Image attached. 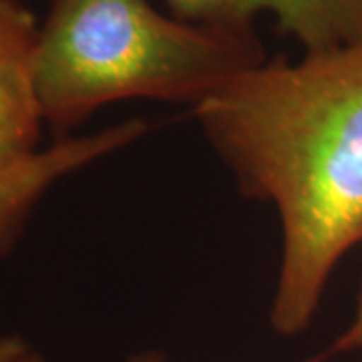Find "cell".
<instances>
[{
	"label": "cell",
	"instance_id": "cell-4",
	"mask_svg": "<svg viewBox=\"0 0 362 362\" xmlns=\"http://www.w3.org/2000/svg\"><path fill=\"white\" fill-rule=\"evenodd\" d=\"M147 123L131 119L90 135L57 139L51 147L0 175V258L16 246L26 221L57 181L139 139Z\"/></svg>",
	"mask_w": 362,
	"mask_h": 362
},
{
	"label": "cell",
	"instance_id": "cell-6",
	"mask_svg": "<svg viewBox=\"0 0 362 362\" xmlns=\"http://www.w3.org/2000/svg\"><path fill=\"white\" fill-rule=\"evenodd\" d=\"M354 350H362V284L358 300H356V310H354V316L346 326V330L328 349L304 362H326L338 356V354H346V352H354Z\"/></svg>",
	"mask_w": 362,
	"mask_h": 362
},
{
	"label": "cell",
	"instance_id": "cell-3",
	"mask_svg": "<svg viewBox=\"0 0 362 362\" xmlns=\"http://www.w3.org/2000/svg\"><path fill=\"white\" fill-rule=\"evenodd\" d=\"M171 14L192 25L254 28L270 14L304 51L362 42V0H165Z\"/></svg>",
	"mask_w": 362,
	"mask_h": 362
},
{
	"label": "cell",
	"instance_id": "cell-8",
	"mask_svg": "<svg viewBox=\"0 0 362 362\" xmlns=\"http://www.w3.org/2000/svg\"><path fill=\"white\" fill-rule=\"evenodd\" d=\"M0 362H51L49 358H45L40 352L37 350H33L28 344H26L25 349H21L18 352H14L11 356H6V358H2Z\"/></svg>",
	"mask_w": 362,
	"mask_h": 362
},
{
	"label": "cell",
	"instance_id": "cell-7",
	"mask_svg": "<svg viewBox=\"0 0 362 362\" xmlns=\"http://www.w3.org/2000/svg\"><path fill=\"white\" fill-rule=\"evenodd\" d=\"M25 340L21 337H16V334H4V337H0V361L6 358V356H11L14 352H18L21 349H25Z\"/></svg>",
	"mask_w": 362,
	"mask_h": 362
},
{
	"label": "cell",
	"instance_id": "cell-9",
	"mask_svg": "<svg viewBox=\"0 0 362 362\" xmlns=\"http://www.w3.org/2000/svg\"><path fill=\"white\" fill-rule=\"evenodd\" d=\"M129 362H168L159 352H153V350H147V352H141V354H135L131 356Z\"/></svg>",
	"mask_w": 362,
	"mask_h": 362
},
{
	"label": "cell",
	"instance_id": "cell-1",
	"mask_svg": "<svg viewBox=\"0 0 362 362\" xmlns=\"http://www.w3.org/2000/svg\"><path fill=\"white\" fill-rule=\"evenodd\" d=\"M194 115L242 195L278 209L270 324L296 337L338 262L362 244V42L264 61L194 105Z\"/></svg>",
	"mask_w": 362,
	"mask_h": 362
},
{
	"label": "cell",
	"instance_id": "cell-2",
	"mask_svg": "<svg viewBox=\"0 0 362 362\" xmlns=\"http://www.w3.org/2000/svg\"><path fill=\"white\" fill-rule=\"evenodd\" d=\"M264 61L254 28L192 25L149 0H54L37 35L35 83L45 125L65 139L105 105H197Z\"/></svg>",
	"mask_w": 362,
	"mask_h": 362
},
{
	"label": "cell",
	"instance_id": "cell-5",
	"mask_svg": "<svg viewBox=\"0 0 362 362\" xmlns=\"http://www.w3.org/2000/svg\"><path fill=\"white\" fill-rule=\"evenodd\" d=\"M39 26L16 0H0V175L40 151L42 109L35 83Z\"/></svg>",
	"mask_w": 362,
	"mask_h": 362
}]
</instances>
